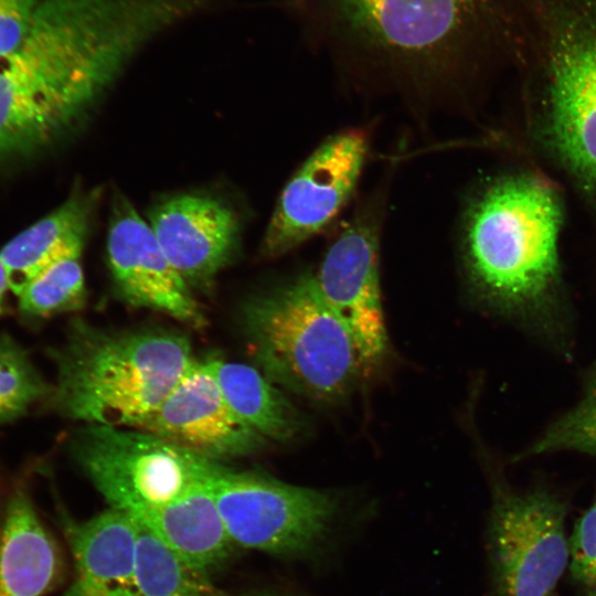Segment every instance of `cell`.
<instances>
[{"label": "cell", "mask_w": 596, "mask_h": 596, "mask_svg": "<svg viewBox=\"0 0 596 596\" xmlns=\"http://www.w3.org/2000/svg\"><path fill=\"white\" fill-rule=\"evenodd\" d=\"M18 297L19 316L29 324L79 310L86 299L79 257L66 258L52 265L31 280Z\"/></svg>", "instance_id": "44dd1931"}, {"label": "cell", "mask_w": 596, "mask_h": 596, "mask_svg": "<svg viewBox=\"0 0 596 596\" xmlns=\"http://www.w3.org/2000/svg\"><path fill=\"white\" fill-rule=\"evenodd\" d=\"M206 478L232 543L244 547L307 555L324 541L338 512L329 492L235 471L220 461H212Z\"/></svg>", "instance_id": "ba28073f"}, {"label": "cell", "mask_w": 596, "mask_h": 596, "mask_svg": "<svg viewBox=\"0 0 596 596\" xmlns=\"http://www.w3.org/2000/svg\"><path fill=\"white\" fill-rule=\"evenodd\" d=\"M212 461L179 498L135 520L187 565L203 573L227 555L232 543L206 478Z\"/></svg>", "instance_id": "ac0fdd59"}, {"label": "cell", "mask_w": 596, "mask_h": 596, "mask_svg": "<svg viewBox=\"0 0 596 596\" xmlns=\"http://www.w3.org/2000/svg\"><path fill=\"white\" fill-rule=\"evenodd\" d=\"M151 39L138 0H42L20 44L0 54V166L75 128Z\"/></svg>", "instance_id": "7a4b0ae2"}, {"label": "cell", "mask_w": 596, "mask_h": 596, "mask_svg": "<svg viewBox=\"0 0 596 596\" xmlns=\"http://www.w3.org/2000/svg\"><path fill=\"white\" fill-rule=\"evenodd\" d=\"M3 502H4V499L3 500L0 499V521H1V515H2Z\"/></svg>", "instance_id": "4316f807"}, {"label": "cell", "mask_w": 596, "mask_h": 596, "mask_svg": "<svg viewBox=\"0 0 596 596\" xmlns=\"http://www.w3.org/2000/svg\"><path fill=\"white\" fill-rule=\"evenodd\" d=\"M42 0H0V54L17 47Z\"/></svg>", "instance_id": "d4e9b609"}, {"label": "cell", "mask_w": 596, "mask_h": 596, "mask_svg": "<svg viewBox=\"0 0 596 596\" xmlns=\"http://www.w3.org/2000/svg\"><path fill=\"white\" fill-rule=\"evenodd\" d=\"M96 200L95 191L74 193L1 248L0 259L12 292L19 296L52 265L81 256Z\"/></svg>", "instance_id": "e0dca14e"}, {"label": "cell", "mask_w": 596, "mask_h": 596, "mask_svg": "<svg viewBox=\"0 0 596 596\" xmlns=\"http://www.w3.org/2000/svg\"><path fill=\"white\" fill-rule=\"evenodd\" d=\"M317 286L350 334L361 370L384 356L387 337L379 276V232L373 216H358L327 251Z\"/></svg>", "instance_id": "8fae6325"}, {"label": "cell", "mask_w": 596, "mask_h": 596, "mask_svg": "<svg viewBox=\"0 0 596 596\" xmlns=\"http://www.w3.org/2000/svg\"><path fill=\"white\" fill-rule=\"evenodd\" d=\"M72 455L111 509L138 520L179 498L211 459L137 428L89 425Z\"/></svg>", "instance_id": "52a82bcc"}, {"label": "cell", "mask_w": 596, "mask_h": 596, "mask_svg": "<svg viewBox=\"0 0 596 596\" xmlns=\"http://www.w3.org/2000/svg\"><path fill=\"white\" fill-rule=\"evenodd\" d=\"M570 568L587 596H596V498L570 539Z\"/></svg>", "instance_id": "cb8c5ba5"}, {"label": "cell", "mask_w": 596, "mask_h": 596, "mask_svg": "<svg viewBox=\"0 0 596 596\" xmlns=\"http://www.w3.org/2000/svg\"><path fill=\"white\" fill-rule=\"evenodd\" d=\"M566 507L545 488L499 487L489 545L498 596H551L570 562Z\"/></svg>", "instance_id": "9c48e42d"}, {"label": "cell", "mask_w": 596, "mask_h": 596, "mask_svg": "<svg viewBox=\"0 0 596 596\" xmlns=\"http://www.w3.org/2000/svg\"><path fill=\"white\" fill-rule=\"evenodd\" d=\"M231 409L266 440H288L300 429L295 407L266 375L237 362L207 358Z\"/></svg>", "instance_id": "d6986e66"}, {"label": "cell", "mask_w": 596, "mask_h": 596, "mask_svg": "<svg viewBox=\"0 0 596 596\" xmlns=\"http://www.w3.org/2000/svg\"><path fill=\"white\" fill-rule=\"evenodd\" d=\"M53 392L29 352L10 334L0 333V424L25 416Z\"/></svg>", "instance_id": "603a6c76"}, {"label": "cell", "mask_w": 596, "mask_h": 596, "mask_svg": "<svg viewBox=\"0 0 596 596\" xmlns=\"http://www.w3.org/2000/svg\"><path fill=\"white\" fill-rule=\"evenodd\" d=\"M106 248L115 287L125 301L194 328L206 323L192 288L169 262L149 223L120 194L111 205Z\"/></svg>", "instance_id": "7c38bea8"}, {"label": "cell", "mask_w": 596, "mask_h": 596, "mask_svg": "<svg viewBox=\"0 0 596 596\" xmlns=\"http://www.w3.org/2000/svg\"><path fill=\"white\" fill-rule=\"evenodd\" d=\"M552 596V595H551Z\"/></svg>", "instance_id": "83f0119b"}, {"label": "cell", "mask_w": 596, "mask_h": 596, "mask_svg": "<svg viewBox=\"0 0 596 596\" xmlns=\"http://www.w3.org/2000/svg\"><path fill=\"white\" fill-rule=\"evenodd\" d=\"M137 429L214 461L252 455L267 443L231 409L207 359H196Z\"/></svg>", "instance_id": "4fadbf2b"}, {"label": "cell", "mask_w": 596, "mask_h": 596, "mask_svg": "<svg viewBox=\"0 0 596 596\" xmlns=\"http://www.w3.org/2000/svg\"><path fill=\"white\" fill-rule=\"evenodd\" d=\"M305 38L352 77L457 91L513 57L523 0H287Z\"/></svg>", "instance_id": "6da1fadb"}, {"label": "cell", "mask_w": 596, "mask_h": 596, "mask_svg": "<svg viewBox=\"0 0 596 596\" xmlns=\"http://www.w3.org/2000/svg\"><path fill=\"white\" fill-rule=\"evenodd\" d=\"M74 577L63 596H138V526L126 513L108 509L83 522H64Z\"/></svg>", "instance_id": "9a60e30c"}, {"label": "cell", "mask_w": 596, "mask_h": 596, "mask_svg": "<svg viewBox=\"0 0 596 596\" xmlns=\"http://www.w3.org/2000/svg\"><path fill=\"white\" fill-rule=\"evenodd\" d=\"M47 353L56 381L46 404L71 419L126 428H138L196 361L181 333L106 330L81 319Z\"/></svg>", "instance_id": "5b68a950"}, {"label": "cell", "mask_w": 596, "mask_h": 596, "mask_svg": "<svg viewBox=\"0 0 596 596\" xmlns=\"http://www.w3.org/2000/svg\"><path fill=\"white\" fill-rule=\"evenodd\" d=\"M137 526L138 596H213L206 573L190 567L151 532Z\"/></svg>", "instance_id": "ffe728a7"}, {"label": "cell", "mask_w": 596, "mask_h": 596, "mask_svg": "<svg viewBox=\"0 0 596 596\" xmlns=\"http://www.w3.org/2000/svg\"><path fill=\"white\" fill-rule=\"evenodd\" d=\"M565 206L556 182L534 167L502 170L472 194L462 226L468 283L488 309L568 358L574 315L561 262Z\"/></svg>", "instance_id": "3957f363"}, {"label": "cell", "mask_w": 596, "mask_h": 596, "mask_svg": "<svg viewBox=\"0 0 596 596\" xmlns=\"http://www.w3.org/2000/svg\"><path fill=\"white\" fill-rule=\"evenodd\" d=\"M243 327L265 375L311 400L340 398L361 370L353 341L315 275L304 274L249 299Z\"/></svg>", "instance_id": "8992f818"}, {"label": "cell", "mask_w": 596, "mask_h": 596, "mask_svg": "<svg viewBox=\"0 0 596 596\" xmlns=\"http://www.w3.org/2000/svg\"><path fill=\"white\" fill-rule=\"evenodd\" d=\"M61 551L25 487L4 499L0 521V596H44L61 581Z\"/></svg>", "instance_id": "2e32d148"}, {"label": "cell", "mask_w": 596, "mask_h": 596, "mask_svg": "<svg viewBox=\"0 0 596 596\" xmlns=\"http://www.w3.org/2000/svg\"><path fill=\"white\" fill-rule=\"evenodd\" d=\"M9 288L8 276L0 259V317L7 312V290Z\"/></svg>", "instance_id": "484cf974"}, {"label": "cell", "mask_w": 596, "mask_h": 596, "mask_svg": "<svg viewBox=\"0 0 596 596\" xmlns=\"http://www.w3.org/2000/svg\"><path fill=\"white\" fill-rule=\"evenodd\" d=\"M148 223L169 262L193 288H206L234 255L240 224L219 199L184 193L158 202Z\"/></svg>", "instance_id": "5bb4252c"}, {"label": "cell", "mask_w": 596, "mask_h": 596, "mask_svg": "<svg viewBox=\"0 0 596 596\" xmlns=\"http://www.w3.org/2000/svg\"><path fill=\"white\" fill-rule=\"evenodd\" d=\"M561 451L596 455V362L585 374L576 404L547 425L515 460Z\"/></svg>", "instance_id": "7402d4cb"}, {"label": "cell", "mask_w": 596, "mask_h": 596, "mask_svg": "<svg viewBox=\"0 0 596 596\" xmlns=\"http://www.w3.org/2000/svg\"><path fill=\"white\" fill-rule=\"evenodd\" d=\"M514 60L526 140L596 221V0H525Z\"/></svg>", "instance_id": "277c9868"}, {"label": "cell", "mask_w": 596, "mask_h": 596, "mask_svg": "<svg viewBox=\"0 0 596 596\" xmlns=\"http://www.w3.org/2000/svg\"><path fill=\"white\" fill-rule=\"evenodd\" d=\"M358 129L328 137L284 188L266 228L262 252L281 256L322 231L351 198L368 155Z\"/></svg>", "instance_id": "30bf717a"}]
</instances>
